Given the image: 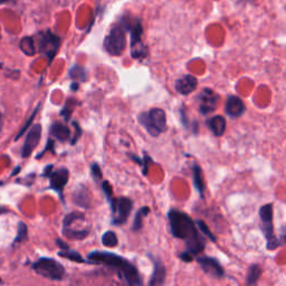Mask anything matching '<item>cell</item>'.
<instances>
[{"instance_id": "obj_38", "label": "cell", "mask_w": 286, "mask_h": 286, "mask_svg": "<svg viewBox=\"0 0 286 286\" xmlns=\"http://www.w3.org/2000/svg\"><path fill=\"white\" fill-rule=\"evenodd\" d=\"M130 158H131V159L135 160V162H136V163H139L140 166H141V165H143V161L140 159V158H137V157H135V156H133V155H130Z\"/></svg>"}, {"instance_id": "obj_23", "label": "cell", "mask_w": 286, "mask_h": 286, "mask_svg": "<svg viewBox=\"0 0 286 286\" xmlns=\"http://www.w3.org/2000/svg\"><path fill=\"white\" fill-rule=\"evenodd\" d=\"M262 275V267L259 265H252L248 269V274L246 277V284L247 285H255L257 284L258 279Z\"/></svg>"}, {"instance_id": "obj_34", "label": "cell", "mask_w": 286, "mask_h": 286, "mask_svg": "<svg viewBox=\"0 0 286 286\" xmlns=\"http://www.w3.org/2000/svg\"><path fill=\"white\" fill-rule=\"evenodd\" d=\"M179 257H180L181 260H183V262H186V263L191 262V260L193 259L192 255H190L188 252H186V250H185V252H183V253H181L180 255H179Z\"/></svg>"}, {"instance_id": "obj_26", "label": "cell", "mask_w": 286, "mask_h": 286, "mask_svg": "<svg viewBox=\"0 0 286 286\" xmlns=\"http://www.w3.org/2000/svg\"><path fill=\"white\" fill-rule=\"evenodd\" d=\"M150 212V209L148 207H142L139 211L136 212L134 222H133V226H132V231L133 232H139L140 229L142 228L143 225V218L148 216V213Z\"/></svg>"}, {"instance_id": "obj_35", "label": "cell", "mask_w": 286, "mask_h": 286, "mask_svg": "<svg viewBox=\"0 0 286 286\" xmlns=\"http://www.w3.org/2000/svg\"><path fill=\"white\" fill-rule=\"evenodd\" d=\"M151 162H152V160L150 159V158L146 156L145 160H143V165H145V167H143V175H145V176L148 173V168H149V163H151Z\"/></svg>"}, {"instance_id": "obj_15", "label": "cell", "mask_w": 286, "mask_h": 286, "mask_svg": "<svg viewBox=\"0 0 286 286\" xmlns=\"http://www.w3.org/2000/svg\"><path fill=\"white\" fill-rule=\"evenodd\" d=\"M198 86V80L192 75H185L177 80L175 84V89L179 94L189 95L192 92H195Z\"/></svg>"}, {"instance_id": "obj_37", "label": "cell", "mask_w": 286, "mask_h": 286, "mask_svg": "<svg viewBox=\"0 0 286 286\" xmlns=\"http://www.w3.org/2000/svg\"><path fill=\"white\" fill-rule=\"evenodd\" d=\"M53 165H50V166H47L45 168V171H44V173H43V176H45V177H48L49 175H50V172H52L53 170Z\"/></svg>"}, {"instance_id": "obj_14", "label": "cell", "mask_w": 286, "mask_h": 286, "mask_svg": "<svg viewBox=\"0 0 286 286\" xmlns=\"http://www.w3.org/2000/svg\"><path fill=\"white\" fill-rule=\"evenodd\" d=\"M225 111H226V114L231 117H241L245 111H246V106L243 102L242 99H239L236 95H231L228 96V99L226 101V104H225Z\"/></svg>"}, {"instance_id": "obj_8", "label": "cell", "mask_w": 286, "mask_h": 286, "mask_svg": "<svg viewBox=\"0 0 286 286\" xmlns=\"http://www.w3.org/2000/svg\"><path fill=\"white\" fill-rule=\"evenodd\" d=\"M109 201L111 203L112 216H113L112 223H113V225H117V226L124 225L129 219L132 207H133V202L129 198H112Z\"/></svg>"}, {"instance_id": "obj_36", "label": "cell", "mask_w": 286, "mask_h": 286, "mask_svg": "<svg viewBox=\"0 0 286 286\" xmlns=\"http://www.w3.org/2000/svg\"><path fill=\"white\" fill-rule=\"evenodd\" d=\"M75 124H76V126H78V132H76V134H75V136H74V139L72 140V145H75V143L79 141V139L81 137V134H82V130H81V127H80V125H79L78 122H75Z\"/></svg>"}, {"instance_id": "obj_3", "label": "cell", "mask_w": 286, "mask_h": 286, "mask_svg": "<svg viewBox=\"0 0 286 286\" xmlns=\"http://www.w3.org/2000/svg\"><path fill=\"white\" fill-rule=\"evenodd\" d=\"M137 119L148 133L152 136H159L167 130L166 112L159 107H155L145 113H141Z\"/></svg>"}, {"instance_id": "obj_33", "label": "cell", "mask_w": 286, "mask_h": 286, "mask_svg": "<svg viewBox=\"0 0 286 286\" xmlns=\"http://www.w3.org/2000/svg\"><path fill=\"white\" fill-rule=\"evenodd\" d=\"M48 150H50V152H54V141L53 140H48V142H47V145H46V148H45V150L40 153V155H38L37 157V159H39L40 157H43L46 152H47Z\"/></svg>"}, {"instance_id": "obj_39", "label": "cell", "mask_w": 286, "mask_h": 286, "mask_svg": "<svg viewBox=\"0 0 286 286\" xmlns=\"http://www.w3.org/2000/svg\"><path fill=\"white\" fill-rule=\"evenodd\" d=\"M70 88L73 89V91H78V89H79V84H76V82H74V83L70 85Z\"/></svg>"}, {"instance_id": "obj_13", "label": "cell", "mask_w": 286, "mask_h": 286, "mask_svg": "<svg viewBox=\"0 0 286 286\" xmlns=\"http://www.w3.org/2000/svg\"><path fill=\"white\" fill-rule=\"evenodd\" d=\"M49 178V186L50 189H53L56 192H58L62 196V191L64 190L65 186L67 185L69 172L66 168H60L58 170H55L50 172L48 176Z\"/></svg>"}, {"instance_id": "obj_2", "label": "cell", "mask_w": 286, "mask_h": 286, "mask_svg": "<svg viewBox=\"0 0 286 286\" xmlns=\"http://www.w3.org/2000/svg\"><path fill=\"white\" fill-rule=\"evenodd\" d=\"M89 262L94 264H103L106 266L114 268L122 278L129 285H142V277L137 269L130 262L123 257L113 253L93 252L89 255Z\"/></svg>"}, {"instance_id": "obj_12", "label": "cell", "mask_w": 286, "mask_h": 286, "mask_svg": "<svg viewBox=\"0 0 286 286\" xmlns=\"http://www.w3.org/2000/svg\"><path fill=\"white\" fill-rule=\"evenodd\" d=\"M197 262L201 266L203 272H205L207 275H210L211 277L222 278L225 275L223 266L216 258L209 256H201V257H197Z\"/></svg>"}, {"instance_id": "obj_20", "label": "cell", "mask_w": 286, "mask_h": 286, "mask_svg": "<svg viewBox=\"0 0 286 286\" xmlns=\"http://www.w3.org/2000/svg\"><path fill=\"white\" fill-rule=\"evenodd\" d=\"M192 178L193 185H195L196 190L198 191L200 198H203V190H205V181H203V176L201 168L198 165H193L192 167Z\"/></svg>"}, {"instance_id": "obj_18", "label": "cell", "mask_w": 286, "mask_h": 286, "mask_svg": "<svg viewBox=\"0 0 286 286\" xmlns=\"http://www.w3.org/2000/svg\"><path fill=\"white\" fill-rule=\"evenodd\" d=\"M49 134L54 136L56 140H58L60 142H65L70 137V131L67 125L58 123V122H54L49 127Z\"/></svg>"}, {"instance_id": "obj_17", "label": "cell", "mask_w": 286, "mask_h": 286, "mask_svg": "<svg viewBox=\"0 0 286 286\" xmlns=\"http://www.w3.org/2000/svg\"><path fill=\"white\" fill-rule=\"evenodd\" d=\"M73 201L82 208H91L92 198L86 187L80 186L73 193Z\"/></svg>"}, {"instance_id": "obj_4", "label": "cell", "mask_w": 286, "mask_h": 286, "mask_svg": "<svg viewBox=\"0 0 286 286\" xmlns=\"http://www.w3.org/2000/svg\"><path fill=\"white\" fill-rule=\"evenodd\" d=\"M123 25L131 34V56L134 59H143L148 55V49L142 42L143 29L139 19H123Z\"/></svg>"}, {"instance_id": "obj_41", "label": "cell", "mask_w": 286, "mask_h": 286, "mask_svg": "<svg viewBox=\"0 0 286 286\" xmlns=\"http://www.w3.org/2000/svg\"><path fill=\"white\" fill-rule=\"evenodd\" d=\"M0 38H2V33H0Z\"/></svg>"}, {"instance_id": "obj_19", "label": "cell", "mask_w": 286, "mask_h": 286, "mask_svg": "<svg viewBox=\"0 0 286 286\" xmlns=\"http://www.w3.org/2000/svg\"><path fill=\"white\" fill-rule=\"evenodd\" d=\"M153 264H155V268H153L152 276L150 278L149 285L150 286H158L162 285L166 280V267L161 262H158V260H153Z\"/></svg>"}, {"instance_id": "obj_10", "label": "cell", "mask_w": 286, "mask_h": 286, "mask_svg": "<svg viewBox=\"0 0 286 286\" xmlns=\"http://www.w3.org/2000/svg\"><path fill=\"white\" fill-rule=\"evenodd\" d=\"M197 102L199 112H200L202 115H208L217 109L219 103V95L211 89H203L200 93H199Z\"/></svg>"}, {"instance_id": "obj_29", "label": "cell", "mask_w": 286, "mask_h": 286, "mask_svg": "<svg viewBox=\"0 0 286 286\" xmlns=\"http://www.w3.org/2000/svg\"><path fill=\"white\" fill-rule=\"evenodd\" d=\"M38 111H39V106L36 107L35 111L33 112V114H32V115H30V117H29V119H28V121L26 122V123H25V124H24V126L22 127V129H20V130H19L18 134L16 135V137H15V141H18V140L20 139V137H22V136H23V134L25 133V132H26V130H27V129H28V127L30 126V124H32V123H33V121L35 120L36 115H37Z\"/></svg>"}, {"instance_id": "obj_30", "label": "cell", "mask_w": 286, "mask_h": 286, "mask_svg": "<svg viewBox=\"0 0 286 286\" xmlns=\"http://www.w3.org/2000/svg\"><path fill=\"white\" fill-rule=\"evenodd\" d=\"M196 224H197V226H198L199 228H200V231H201L203 234H205L206 236H207L209 239H210V241H211L212 243H214V242L217 241V238L213 236L212 233H211L210 231H209V228H208V226H207V225H206L205 223H203L202 221H197Z\"/></svg>"}, {"instance_id": "obj_16", "label": "cell", "mask_w": 286, "mask_h": 286, "mask_svg": "<svg viewBox=\"0 0 286 286\" xmlns=\"http://www.w3.org/2000/svg\"><path fill=\"white\" fill-rule=\"evenodd\" d=\"M206 124L208 129L211 131V133L216 136H222L226 131V120L222 115L209 117Z\"/></svg>"}, {"instance_id": "obj_32", "label": "cell", "mask_w": 286, "mask_h": 286, "mask_svg": "<svg viewBox=\"0 0 286 286\" xmlns=\"http://www.w3.org/2000/svg\"><path fill=\"white\" fill-rule=\"evenodd\" d=\"M102 189H103V192L106 196L107 200H111V199L113 198V190H112V187L110 186V183L107 181H103V183H102Z\"/></svg>"}, {"instance_id": "obj_6", "label": "cell", "mask_w": 286, "mask_h": 286, "mask_svg": "<svg viewBox=\"0 0 286 286\" xmlns=\"http://www.w3.org/2000/svg\"><path fill=\"white\" fill-rule=\"evenodd\" d=\"M36 274L49 280H62L65 276V268L54 258L43 257L32 265Z\"/></svg>"}, {"instance_id": "obj_1", "label": "cell", "mask_w": 286, "mask_h": 286, "mask_svg": "<svg viewBox=\"0 0 286 286\" xmlns=\"http://www.w3.org/2000/svg\"><path fill=\"white\" fill-rule=\"evenodd\" d=\"M168 218L172 236L186 241V252L192 256L200 254L205 248V239L197 231L195 222L187 213L177 209H171L168 212Z\"/></svg>"}, {"instance_id": "obj_27", "label": "cell", "mask_w": 286, "mask_h": 286, "mask_svg": "<svg viewBox=\"0 0 286 286\" xmlns=\"http://www.w3.org/2000/svg\"><path fill=\"white\" fill-rule=\"evenodd\" d=\"M102 244L104 245L105 247H115L119 244V241H117V236L114 232H106L103 236H102Z\"/></svg>"}, {"instance_id": "obj_21", "label": "cell", "mask_w": 286, "mask_h": 286, "mask_svg": "<svg viewBox=\"0 0 286 286\" xmlns=\"http://www.w3.org/2000/svg\"><path fill=\"white\" fill-rule=\"evenodd\" d=\"M90 233V228H83V229H76V228H63V235L68 239H84L85 237H88V235Z\"/></svg>"}, {"instance_id": "obj_25", "label": "cell", "mask_w": 286, "mask_h": 286, "mask_svg": "<svg viewBox=\"0 0 286 286\" xmlns=\"http://www.w3.org/2000/svg\"><path fill=\"white\" fill-rule=\"evenodd\" d=\"M58 255L60 257L67 258L72 262H76V263H85V259L81 256V254H79L78 252H75L73 249L66 248V249H60Z\"/></svg>"}, {"instance_id": "obj_28", "label": "cell", "mask_w": 286, "mask_h": 286, "mask_svg": "<svg viewBox=\"0 0 286 286\" xmlns=\"http://www.w3.org/2000/svg\"><path fill=\"white\" fill-rule=\"evenodd\" d=\"M28 236V228L26 226V224L23 223V222H19L18 224V233H17V236L15 238L14 244H20V243H24L25 241L27 239Z\"/></svg>"}, {"instance_id": "obj_7", "label": "cell", "mask_w": 286, "mask_h": 286, "mask_svg": "<svg viewBox=\"0 0 286 286\" xmlns=\"http://www.w3.org/2000/svg\"><path fill=\"white\" fill-rule=\"evenodd\" d=\"M259 218L262 225L260 228L266 237L267 245L266 247L269 250H273L279 246H282L280 239L275 236L274 234V225H273V205L272 203H266L259 209Z\"/></svg>"}, {"instance_id": "obj_43", "label": "cell", "mask_w": 286, "mask_h": 286, "mask_svg": "<svg viewBox=\"0 0 286 286\" xmlns=\"http://www.w3.org/2000/svg\"><path fill=\"white\" fill-rule=\"evenodd\" d=\"M0 183H2V182H0Z\"/></svg>"}, {"instance_id": "obj_5", "label": "cell", "mask_w": 286, "mask_h": 286, "mask_svg": "<svg viewBox=\"0 0 286 286\" xmlns=\"http://www.w3.org/2000/svg\"><path fill=\"white\" fill-rule=\"evenodd\" d=\"M123 23H116L111 27L104 39V48L112 56H121L126 48V33Z\"/></svg>"}, {"instance_id": "obj_11", "label": "cell", "mask_w": 286, "mask_h": 286, "mask_svg": "<svg viewBox=\"0 0 286 286\" xmlns=\"http://www.w3.org/2000/svg\"><path fill=\"white\" fill-rule=\"evenodd\" d=\"M40 137H42V125L40 124H35L33 125L32 129L29 130L28 134L25 139V143L22 148V157L23 158H28L34 150L37 148L38 143L40 141Z\"/></svg>"}, {"instance_id": "obj_40", "label": "cell", "mask_w": 286, "mask_h": 286, "mask_svg": "<svg viewBox=\"0 0 286 286\" xmlns=\"http://www.w3.org/2000/svg\"><path fill=\"white\" fill-rule=\"evenodd\" d=\"M7 0H0V4H4V3H6Z\"/></svg>"}, {"instance_id": "obj_31", "label": "cell", "mask_w": 286, "mask_h": 286, "mask_svg": "<svg viewBox=\"0 0 286 286\" xmlns=\"http://www.w3.org/2000/svg\"><path fill=\"white\" fill-rule=\"evenodd\" d=\"M91 173H92V177H93L96 181H99L102 179V171H101V168L99 167L98 163H94V165H92Z\"/></svg>"}, {"instance_id": "obj_9", "label": "cell", "mask_w": 286, "mask_h": 286, "mask_svg": "<svg viewBox=\"0 0 286 286\" xmlns=\"http://www.w3.org/2000/svg\"><path fill=\"white\" fill-rule=\"evenodd\" d=\"M60 39L57 35L53 34L50 30H46L39 34L38 49L43 55L47 56L49 62H52L56 53L59 48Z\"/></svg>"}, {"instance_id": "obj_22", "label": "cell", "mask_w": 286, "mask_h": 286, "mask_svg": "<svg viewBox=\"0 0 286 286\" xmlns=\"http://www.w3.org/2000/svg\"><path fill=\"white\" fill-rule=\"evenodd\" d=\"M69 78L72 80H74L75 82H86L89 79V75H88V72L83 67V66H80V65H74L73 67L70 68L69 70Z\"/></svg>"}, {"instance_id": "obj_42", "label": "cell", "mask_w": 286, "mask_h": 286, "mask_svg": "<svg viewBox=\"0 0 286 286\" xmlns=\"http://www.w3.org/2000/svg\"><path fill=\"white\" fill-rule=\"evenodd\" d=\"M0 67H2V64H0Z\"/></svg>"}, {"instance_id": "obj_24", "label": "cell", "mask_w": 286, "mask_h": 286, "mask_svg": "<svg viewBox=\"0 0 286 286\" xmlns=\"http://www.w3.org/2000/svg\"><path fill=\"white\" fill-rule=\"evenodd\" d=\"M20 49L23 50V53L26 54L27 56H34L36 54V47H35V43L34 39L32 37H24L22 40H20Z\"/></svg>"}]
</instances>
